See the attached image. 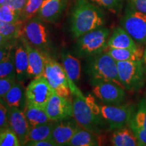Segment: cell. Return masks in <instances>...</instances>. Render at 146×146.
Here are the masks:
<instances>
[{
    "label": "cell",
    "instance_id": "1",
    "mask_svg": "<svg viewBox=\"0 0 146 146\" xmlns=\"http://www.w3.org/2000/svg\"><path fill=\"white\" fill-rule=\"evenodd\" d=\"M73 117L80 127L101 135L107 124L102 118L100 106L96 103L94 98L89 94L84 96L73 95Z\"/></svg>",
    "mask_w": 146,
    "mask_h": 146
},
{
    "label": "cell",
    "instance_id": "2",
    "mask_svg": "<svg viewBox=\"0 0 146 146\" xmlns=\"http://www.w3.org/2000/svg\"><path fill=\"white\" fill-rule=\"evenodd\" d=\"M104 15L101 9L89 0H76L72 12L70 31L74 38L99 28L104 24Z\"/></svg>",
    "mask_w": 146,
    "mask_h": 146
},
{
    "label": "cell",
    "instance_id": "3",
    "mask_svg": "<svg viewBox=\"0 0 146 146\" xmlns=\"http://www.w3.org/2000/svg\"><path fill=\"white\" fill-rule=\"evenodd\" d=\"M88 58L87 72L91 83L100 81L112 82L124 87L118 77L116 62L109 54L104 52Z\"/></svg>",
    "mask_w": 146,
    "mask_h": 146
},
{
    "label": "cell",
    "instance_id": "4",
    "mask_svg": "<svg viewBox=\"0 0 146 146\" xmlns=\"http://www.w3.org/2000/svg\"><path fill=\"white\" fill-rule=\"evenodd\" d=\"M118 74L124 88L136 92L143 88L146 81V72L143 60L116 62Z\"/></svg>",
    "mask_w": 146,
    "mask_h": 146
},
{
    "label": "cell",
    "instance_id": "5",
    "mask_svg": "<svg viewBox=\"0 0 146 146\" xmlns=\"http://www.w3.org/2000/svg\"><path fill=\"white\" fill-rule=\"evenodd\" d=\"M110 31L104 27L91 31L78 38L76 52L82 57H91L105 52Z\"/></svg>",
    "mask_w": 146,
    "mask_h": 146
},
{
    "label": "cell",
    "instance_id": "6",
    "mask_svg": "<svg viewBox=\"0 0 146 146\" xmlns=\"http://www.w3.org/2000/svg\"><path fill=\"white\" fill-rule=\"evenodd\" d=\"M42 21L37 17L25 22L21 37L41 52L48 53L51 47L50 35Z\"/></svg>",
    "mask_w": 146,
    "mask_h": 146
},
{
    "label": "cell",
    "instance_id": "7",
    "mask_svg": "<svg viewBox=\"0 0 146 146\" xmlns=\"http://www.w3.org/2000/svg\"><path fill=\"white\" fill-rule=\"evenodd\" d=\"M43 75L56 94L69 98L70 89L66 73L62 66L51 57L48 53H45V67Z\"/></svg>",
    "mask_w": 146,
    "mask_h": 146
},
{
    "label": "cell",
    "instance_id": "8",
    "mask_svg": "<svg viewBox=\"0 0 146 146\" xmlns=\"http://www.w3.org/2000/svg\"><path fill=\"white\" fill-rule=\"evenodd\" d=\"M100 111L102 118L110 131L129 126L135 114L133 108L130 105L104 104L100 106Z\"/></svg>",
    "mask_w": 146,
    "mask_h": 146
},
{
    "label": "cell",
    "instance_id": "9",
    "mask_svg": "<svg viewBox=\"0 0 146 146\" xmlns=\"http://www.w3.org/2000/svg\"><path fill=\"white\" fill-rule=\"evenodd\" d=\"M54 93L44 76H36L26 87L27 104L44 109L47 102Z\"/></svg>",
    "mask_w": 146,
    "mask_h": 146
},
{
    "label": "cell",
    "instance_id": "10",
    "mask_svg": "<svg viewBox=\"0 0 146 146\" xmlns=\"http://www.w3.org/2000/svg\"><path fill=\"white\" fill-rule=\"evenodd\" d=\"M121 26L138 43H146V14L127 8Z\"/></svg>",
    "mask_w": 146,
    "mask_h": 146
},
{
    "label": "cell",
    "instance_id": "11",
    "mask_svg": "<svg viewBox=\"0 0 146 146\" xmlns=\"http://www.w3.org/2000/svg\"><path fill=\"white\" fill-rule=\"evenodd\" d=\"M94 96L106 105H119L125 101V88L112 82L100 81L91 83Z\"/></svg>",
    "mask_w": 146,
    "mask_h": 146
},
{
    "label": "cell",
    "instance_id": "12",
    "mask_svg": "<svg viewBox=\"0 0 146 146\" xmlns=\"http://www.w3.org/2000/svg\"><path fill=\"white\" fill-rule=\"evenodd\" d=\"M44 110L52 121L69 119L73 116L72 101L69 98L59 96L56 92L47 102Z\"/></svg>",
    "mask_w": 146,
    "mask_h": 146
},
{
    "label": "cell",
    "instance_id": "13",
    "mask_svg": "<svg viewBox=\"0 0 146 146\" xmlns=\"http://www.w3.org/2000/svg\"><path fill=\"white\" fill-rule=\"evenodd\" d=\"M80 127L74 118L56 121L51 139L57 145H67Z\"/></svg>",
    "mask_w": 146,
    "mask_h": 146
},
{
    "label": "cell",
    "instance_id": "14",
    "mask_svg": "<svg viewBox=\"0 0 146 146\" xmlns=\"http://www.w3.org/2000/svg\"><path fill=\"white\" fill-rule=\"evenodd\" d=\"M8 123L9 127L18 137L21 145H24L30 127L23 110L15 107L8 108Z\"/></svg>",
    "mask_w": 146,
    "mask_h": 146
},
{
    "label": "cell",
    "instance_id": "15",
    "mask_svg": "<svg viewBox=\"0 0 146 146\" xmlns=\"http://www.w3.org/2000/svg\"><path fill=\"white\" fill-rule=\"evenodd\" d=\"M26 48L29 59V78H35L43 75L45 67V53L35 48L29 43L24 38L21 37Z\"/></svg>",
    "mask_w": 146,
    "mask_h": 146
},
{
    "label": "cell",
    "instance_id": "16",
    "mask_svg": "<svg viewBox=\"0 0 146 146\" xmlns=\"http://www.w3.org/2000/svg\"><path fill=\"white\" fill-rule=\"evenodd\" d=\"M66 0H44L37 13V17L47 23L57 22L66 8Z\"/></svg>",
    "mask_w": 146,
    "mask_h": 146
},
{
    "label": "cell",
    "instance_id": "17",
    "mask_svg": "<svg viewBox=\"0 0 146 146\" xmlns=\"http://www.w3.org/2000/svg\"><path fill=\"white\" fill-rule=\"evenodd\" d=\"M14 58L16 80L23 83L25 79L29 78V59L27 50L21 38H20V41L16 42L14 46Z\"/></svg>",
    "mask_w": 146,
    "mask_h": 146
},
{
    "label": "cell",
    "instance_id": "18",
    "mask_svg": "<svg viewBox=\"0 0 146 146\" xmlns=\"http://www.w3.org/2000/svg\"><path fill=\"white\" fill-rule=\"evenodd\" d=\"M26 89L23 82L17 81L3 97V102L8 108H18L24 110L27 104Z\"/></svg>",
    "mask_w": 146,
    "mask_h": 146
},
{
    "label": "cell",
    "instance_id": "19",
    "mask_svg": "<svg viewBox=\"0 0 146 146\" xmlns=\"http://www.w3.org/2000/svg\"><path fill=\"white\" fill-rule=\"evenodd\" d=\"M144 50L145 49L142 46H138L135 49L107 47L105 52L109 54L116 62L137 61L143 60Z\"/></svg>",
    "mask_w": 146,
    "mask_h": 146
},
{
    "label": "cell",
    "instance_id": "20",
    "mask_svg": "<svg viewBox=\"0 0 146 146\" xmlns=\"http://www.w3.org/2000/svg\"><path fill=\"white\" fill-rule=\"evenodd\" d=\"M137 47L135 40L122 27L115 28L108 41V47L135 49Z\"/></svg>",
    "mask_w": 146,
    "mask_h": 146
},
{
    "label": "cell",
    "instance_id": "21",
    "mask_svg": "<svg viewBox=\"0 0 146 146\" xmlns=\"http://www.w3.org/2000/svg\"><path fill=\"white\" fill-rule=\"evenodd\" d=\"M110 141L114 146H136L137 140L130 127H123L115 129L111 135Z\"/></svg>",
    "mask_w": 146,
    "mask_h": 146
},
{
    "label": "cell",
    "instance_id": "22",
    "mask_svg": "<svg viewBox=\"0 0 146 146\" xmlns=\"http://www.w3.org/2000/svg\"><path fill=\"white\" fill-rule=\"evenodd\" d=\"M62 66L68 76V83L77 82L81 77V63L77 58L74 57L69 53H64L62 55Z\"/></svg>",
    "mask_w": 146,
    "mask_h": 146
},
{
    "label": "cell",
    "instance_id": "23",
    "mask_svg": "<svg viewBox=\"0 0 146 146\" xmlns=\"http://www.w3.org/2000/svg\"><path fill=\"white\" fill-rule=\"evenodd\" d=\"M100 145L99 135L80 127L73 135L67 145L96 146Z\"/></svg>",
    "mask_w": 146,
    "mask_h": 146
},
{
    "label": "cell",
    "instance_id": "24",
    "mask_svg": "<svg viewBox=\"0 0 146 146\" xmlns=\"http://www.w3.org/2000/svg\"><path fill=\"white\" fill-rule=\"evenodd\" d=\"M23 111L30 129L51 121L43 108L26 104Z\"/></svg>",
    "mask_w": 146,
    "mask_h": 146
},
{
    "label": "cell",
    "instance_id": "25",
    "mask_svg": "<svg viewBox=\"0 0 146 146\" xmlns=\"http://www.w3.org/2000/svg\"><path fill=\"white\" fill-rule=\"evenodd\" d=\"M55 123L56 121L51 120L49 123L31 128L25 144L27 141H40V140L51 139Z\"/></svg>",
    "mask_w": 146,
    "mask_h": 146
},
{
    "label": "cell",
    "instance_id": "26",
    "mask_svg": "<svg viewBox=\"0 0 146 146\" xmlns=\"http://www.w3.org/2000/svg\"><path fill=\"white\" fill-rule=\"evenodd\" d=\"M44 0H28L25 8L20 14V19L23 22L34 18L39 12Z\"/></svg>",
    "mask_w": 146,
    "mask_h": 146
},
{
    "label": "cell",
    "instance_id": "27",
    "mask_svg": "<svg viewBox=\"0 0 146 146\" xmlns=\"http://www.w3.org/2000/svg\"><path fill=\"white\" fill-rule=\"evenodd\" d=\"M21 145L18 137L10 127L0 128V146Z\"/></svg>",
    "mask_w": 146,
    "mask_h": 146
},
{
    "label": "cell",
    "instance_id": "28",
    "mask_svg": "<svg viewBox=\"0 0 146 146\" xmlns=\"http://www.w3.org/2000/svg\"><path fill=\"white\" fill-rule=\"evenodd\" d=\"M14 50L7 59L0 62V78L9 77L16 78L15 65H14Z\"/></svg>",
    "mask_w": 146,
    "mask_h": 146
},
{
    "label": "cell",
    "instance_id": "29",
    "mask_svg": "<svg viewBox=\"0 0 146 146\" xmlns=\"http://www.w3.org/2000/svg\"><path fill=\"white\" fill-rule=\"evenodd\" d=\"M0 20L9 23H15L21 21L20 14L8 5L5 4L0 7Z\"/></svg>",
    "mask_w": 146,
    "mask_h": 146
},
{
    "label": "cell",
    "instance_id": "30",
    "mask_svg": "<svg viewBox=\"0 0 146 146\" xmlns=\"http://www.w3.org/2000/svg\"><path fill=\"white\" fill-rule=\"evenodd\" d=\"M134 120L137 125L146 129V98H143L139 103L134 114Z\"/></svg>",
    "mask_w": 146,
    "mask_h": 146
},
{
    "label": "cell",
    "instance_id": "31",
    "mask_svg": "<svg viewBox=\"0 0 146 146\" xmlns=\"http://www.w3.org/2000/svg\"><path fill=\"white\" fill-rule=\"evenodd\" d=\"M129 127L133 131L137 140L138 145L146 146V129L137 125L134 120V116L131 120Z\"/></svg>",
    "mask_w": 146,
    "mask_h": 146
},
{
    "label": "cell",
    "instance_id": "32",
    "mask_svg": "<svg viewBox=\"0 0 146 146\" xmlns=\"http://www.w3.org/2000/svg\"><path fill=\"white\" fill-rule=\"evenodd\" d=\"M91 1L98 3L100 6L108 9L113 13H117L120 12L123 6V0H91Z\"/></svg>",
    "mask_w": 146,
    "mask_h": 146
},
{
    "label": "cell",
    "instance_id": "33",
    "mask_svg": "<svg viewBox=\"0 0 146 146\" xmlns=\"http://www.w3.org/2000/svg\"><path fill=\"white\" fill-rule=\"evenodd\" d=\"M16 82V78H0V98H2Z\"/></svg>",
    "mask_w": 146,
    "mask_h": 146
},
{
    "label": "cell",
    "instance_id": "34",
    "mask_svg": "<svg viewBox=\"0 0 146 146\" xmlns=\"http://www.w3.org/2000/svg\"><path fill=\"white\" fill-rule=\"evenodd\" d=\"M127 8L146 14V0H129Z\"/></svg>",
    "mask_w": 146,
    "mask_h": 146
},
{
    "label": "cell",
    "instance_id": "35",
    "mask_svg": "<svg viewBox=\"0 0 146 146\" xmlns=\"http://www.w3.org/2000/svg\"><path fill=\"white\" fill-rule=\"evenodd\" d=\"M28 0H6L5 5H8L11 8H12L18 14H21L22 11L25 8Z\"/></svg>",
    "mask_w": 146,
    "mask_h": 146
},
{
    "label": "cell",
    "instance_id": "36",
    "mask_svg": "<svg viewBox=\"0 0 146 146\" xmlns=\"http://www.w3.org/2000/svg\"><path fill=\"white\" fill-rule=\"evenodd\" d=\"M9 127L8 107L0 102V128Z\"/></svg>",
    "mask_w": 146,
    "mask_h": 146
},
{
    "label": "cell",
    "instance_id": "37",
    "mask_svg": "<svg viewBox=\"0 0 146 146\" xmlns=\"http://www.w3.org/2000/svg\"><path fill=\"white\" fill-rule=\"evenodd\" d=\"M16 42L0 47V62L7 59L10 56V54H12V51L14 50Z\"/></svg>",
    "mask_w": 146,
    "mask_h": 146
},
{
    "label": "cell",
    "instance_id": "38",
    "mask_svg": "<svg viewBox=\"0 0 146 146\" xmlns=\"http://www.w3.org/2000/svg\"><path fill=\"white\" fill-rule=\"evenodd\" d=\"M25 145L29 146H57L56 143L53 141L52 139L40 140V141H27Z\"/></svg>",
    "mask_w": 146,
    "mask_h": 146
},
{
    "label": "cell",
    "instance_id": "39",
    "mask_svg": "<svg viewBox=\"0 0 146 146\" xmlns=\"http://www.w3.org/2000/svg\"><path fill=\"white\" fill-rule=\"evenodd\" d=\"M18 39H17V40L10 39H8V38H7L6 36H3V35H1V33H0V47L5 46V45H7L8 44H10V43H16V42L17 41Z\"/></svg>",
    "mask_w": 146,
    "mask_h": 146
},
{
    "label": "cell",
    "instance_id": "40",
    "mask_svg": "<svg viewBox=\"0 0 146 146\" xmlns=\"http://www.w3.org/2000/svg\"><path fill=\"white\" fill-rule=\"evenodd\" d=\"M143 64L144 66H145V72H146V47L144 50V54H143Z\"/></svg>",
    "mask_w": 146,
    "mask_h": 146
},
{
    "label": "cell",
    "instance_id": "41",
    "mask_svg": "<svg viewBox=\"0 0 146 146\" xmlns=\"http://www.w3.org/2000/svg\"><path fill=\"white\" fill-rule=\"evenodd\" d=\"M5 1H6V0H0V7H1V5L5 4Z\"/></svg>",
    "mask_w": 146,
    "mask_h": 146
}]
</instances>
